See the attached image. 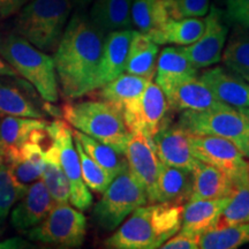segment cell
Wrapping results in <instances>:
<instances>
[{
  "instance_id": "cell-34",
  "label": "cell",
  "mask_w": 249,
  "mask_h": 249,
  "mask_svg": "<svg viewBox=\"0 0 249 249\" xmlns=\"http://www.w3.org/2000/svg\"><path fill=\"white\" fill-rule=\"evenodd\" d=\"M246 244H249V222L204 232L198 248L235 249Z\"/></svg>"
},
{
  "instance_id": "cell-16",
  "label": "cell",
  "mask_w": 249,
  "mask_h": 249,
  "mask_svg": "<svg viewBox=\"0 0 249 249\" xmlns=\"http://www.w3.org/2000/svg\"><path fill=\"white\" fill-rule=\"evenodd\" d=\"M36 140H29L20 148L5 147V165L18 185L28 187L42 178L44 170V147Z\"/></svg>"
},
{
  "instance_id": "cell-4",
  "label": "cell",
  "mask_w": 249,
  "mask_h": 249,
  "mask_svg": "<svg viewBox=\"0 0 249 249\" xmlns=\"http://www.w3.org/2000/svg\"><path fill=\"white\" fill-rule=\"evenodd\" d=\"M62 117L80 132L123 152L126 148L129 130L123 111L105 101L67 103L62 107Z\"/></svg>"
},
{
  "instance_id": "cell-12",
  "label": "cell",
  "mask_w": 249,
  "mask_h": 249,
  "mask_svg": "<svg viewBox=\"0 0 249 249\" xmlns=\"http://www.w3.org/2000/svg\"><path fill=\"white\" fill-rule=\"evenodd\" d=\"M105 247L112 249H155L164 244L152 216L151 205L134 210L126 222L105 240Z\"/></svg>"
},
{
  "instance_id": "cell-3",
  "label": "cell",
  "mask_w": 249,
  "mask_h": 249,
  "mask_svg": "<svg viewBox=\"0 0 249 249\" xmlns=\"http://www.w3.org/2000/svg\"><path fill=\"white\" fill-rule=\"evenodd\" d=\"M73 9L71 0H29L14 20V33L37 49L54 52Z\"/></svg>"
},
{
  "instance_id": "cell-28",
  "label": "cell",
  "mask_w": 249,
  "mask_h": 249,
  "mask_svg": "<svg viewBox=\"0 0 249 249\" xmlns=\"http://www.w3.org/2000/svg\"><path fill=\"white\" fill-rule=\"evenodd\" d=\"M205 29V20L202 18H182L171 20L150 38L158 45L173 44L187 46L200 38Z\"/></svg>"
},
{
  "instance_id": "cell-39",
  "label": "cell",
  "mask_w": 249,
  "mask_h": 249,
  "mask_svg": "<svg viewBox=\"0 0 249 249\" xmlns=\"http://www.w3.org/2000/svg\"><path fill=\"white\" fill-rule=\"evenodd\" d=\"M224 14L229 24L249 30V0H225Z\"/></svg>"
},
{
  "instance_id": "cell-10",
  "label": "cell",
  "mask_w": 249,
  "mask_h": 249,
  "mask_svg": "<svg viewBox=\"0 0 249 249\" xmlns=\"http://www.w3.org/2000/svg\"><path fill=\"white\" fill-rule=\"evenodd\" d=\"M48 133L58 148L60 163L70 182V202L74 208L81 211L88 210L92 205V194L81 172L80 157L74 145L73 130L62 120L49 123Z\"/></svg>"
},
{
  "instance_id": "cell-23",
  "label": "cell",
  "mask_w": 249,
  "mask_h": 249,
  "mask_svg": "<svg viewBox=\"0 0 249 249\" xmlns=\"http://www.w3.org/2000/svg\"><path fill=\"white\" fill-rule=\"evenodd\" d=\"M134 0H93L89 18L91 22L107 34L111 31L133 29L130 11Z\"/></svg>"
},
{
  "instance_id": "cell-37",
  "label": "cell",
  "mask_w": 249,
  "mask_h": 249,
  "mask_svg": "<svg viewBox=\"0 0 249 249\" xmlns=\"http://www.w3.org/2000/svg\"><path fill=\"white\" fill-rule=\"evenodd\" d=\"M28 187L15 181L8 167H0V223H4L11 210L26 194Z\"/></svg>"
},
{
  "instance_id": "cell-7",
  "label": "cell",
  "mask_w": 249,
  "mask_h": 249,
  "mask_svg": "<svg viewBox=\"0 0 249 249\" xmlns=\"http://www.w3.org/2000/svg\"><path fill=\"white\" fill-rule=\"evenodd\" d=\"M87 234V219L68 203H55L44 219L28 231L30 240L61 248H79Z\"/></svg>"
},
{
  "instance_id": "cell-26",
  "label": "cell",
  "mask_w": 249,
  "mask_h": 249,
  "mask_svg": "<svg viewBox=\"0 0 249 249\" xmlns=\"http://www.w3.org/2000/svg\"><path fill=\"white\" fill-rule=\"evenodd\" d=\"M160 46L145 34L134 30L124 73L152 81L156 74Z\"/></svg>"
},
{
  "instance_id": "cell-44",
  "label": "cell",
  "mask_w": 249,
  "mask_h": 249,
  "mask_svg": "<svg viewBox=\"0 0 249 249\" xmlns=\"http://www.w3.org/2000/svg\"><path fill=\"white\" fill-rule=\"evenodd\" d=\"M93 0H71L73 7L76 8V11H85L87 7L91 5Z\"/></svg>"
},
{
  "instance_id": "cell-25",
  "label": "cell",
  "mask_w": 249,
  "mask_h": 249,
  "mask_svg": "<svg viewBox=\"0 0 249 249\" xmlns=\"http://www.w3.org/2000/svg\"><path fill=\"white\" fill-rule=\"evenodd\" d=\"M192 188V171L160 164L156 185V202H176L183 204V202L191 197Z\"/></svg>"
},
{
  "instance_id": "cell-45",
  "label": "cell",
  "mask_w": 249,
  "mask_h": 249,
  "mask_svg": "<svg viewBox=\"0 0 249 249\" xmlns=\"http://www.w3.org/2000/svg\"><path fill=\"white\" fill-rule=\"evenodd\" d=\"M216 1H222V0H216Z\"/></svg>"
},
{
  "instance_id": "cell-32",
  "label": "cell",
  "mask_w": 249,
  "mask_h": 249,
  "mask_svg": "<svg viewBox=\"0 0 249 249\" xmlns=\"http://www.w3.org/2000/svg\"><path fill=\"white\" fill-rule=\"evenodd\" d=\"M48 124V121L36 118L4 116L0 119V141L5 147L20 148L34 132L46 128Z\"/></svg>"
},
{
  "instance_id": "cell-1",
  "label": "cell",
  "mask_w": 249,
  "mask_h": 249,
  "mask_svg": "<svg viewBox=\"0 0 249 249\" xmlns=\"http://www.w3.org/2000/svg\"><path fill=\"white\" fill-rule=\"evenodd\" d=\"M105 34L85 11H76L68 20L53 60L58 82L66 98H79L97 89V75Z\"/></svg>"
},
{
  "instance_id": "cell-19",
  "label": "cell",
  "mask_w": 249,
  "mask_h": 249,
  "mask_svg": "<svg viewBox=\"0 0 249 249\" xmlns=\"http://www.w3.org/2000/svg\"><path fill=\"white\" fill-rule=\"evenodd\" d=\"M200 79L225 104L249 107V82L229 68L220 66L202 71Z\"/></svg>"
},
{
  "instance_id": "cell-15",
  "label": "cell",
  "mask_w": 249,
  "mask_h": 249,
  "mask_svg": "<svg viewBox=\"0 0 249 249\" xmlns=\"http://www.w3.org/2000/svg\"><path fill=\"white\" fill-rule=\"evenodd\" d=\"M154 145L161 163L169 166L193 172L200 161L193 155L188 133L178 124H169L163 127L155 135Z\"/></svg>"
},
{
  "instance_id": "cell-9",
  "label": "cell",
  "mask_w": 249,
  "mask_h": 249,
  "mask_svg": "<svg viewBox=\"0 0 249 249\" xmlns=\"http://www.w3.org/2000/svg\"><path fill=\"white\" fill-rule=\"evenodd\" d=\"M171 107L160 86L150 81L142 96L121 108L129 132L141 133L154 143V138L163 127L171 124Z\"/></svg>"
},
{
  "instance_id": "cell-43",
  "label": "cell",
  "mask_w": 249,
  "mask_h": 249,
  "mask_svg": "<svg viewBox=\"0 0 249 249\" xmlns=\"http://www.w3.org/2000/svg\"><path fill=\"white\" fill-rule=\"evenodd\" d=\"M29 244L22 239H11V240L0 242V248H26Z\"/></svg>"
},
{
  "instance_id": "cell-36",
  "label": "cell",
  "mask_w": 249,
  "mask_h": 249,
  "mask_svg": "<svg viewBox=\"0 0 249 249\" xmlns=\"http://www.w3.org/2000/svg\"><path fill=\"white\" fill-rule=\"evenodd\" d=\"M74 144H75L77 154H79L80 157L83 181L86 182L90 191L103 194L105 189L107 188V186L110 185V182L113 180V177L87 155L81 143L76 139H74Z\"/></svg>"
},
{
  "instance_id": "cell-24",
  "label": "cell",
  "mask_w": 249,
  "mask_h": 249,
  "mask_svg": "<svg viewBox=\"0 0 249 249\" xmlns=\"http://www.w3.org/2000/svg\"><path fill=\"white\" fill-rule=\"evenodd\" d=\"M230 196L216 200L187 201L182 211V231L203 234L216 224L218 217L229 203Z\"/></svg>"
},
{
  "instance_id": "cell-42",
  "label": "cell",
  "mask_w": 249,
  "mask_h": 249,
  "mask_svg": "<svg viewBox=\"0 0 249 249\" xmlns=\"http://www.w3.org/2000/svg\"><path fill=\"white\" fill-rule=\"evenodd\" d=\"M0 76H18L17 71L1 57V54H0Z\"/></svg>"
},
{
  "instance_id": "cell-22",
  "label": "cell",
  "mask_w": 249,
  "mask_h": 249,
  "mask_svg": "<svg viewBox=\"0 0 249 249\" xmlns=\"http://www.w3.org/2000/svg\"><path fill=\"white\" fill-rule=\"evenodd\" d=\"M235 186L223 171L198 161L193 171V188L188 201L216 200L230 196Z\"/></svg>"
},
{
  "instance_id": "cell-5",
  "label": "cell",
  "mask_w": 249,
  "mask_h": 249,
  "mask_svg": "<svg viewBox=\"0 0 249 249\" xmlns=\"http://www.w3.org/2000/svg\"><path fill=\"white\" fill-rule=\"evenodd\" d=\"M178 124L189 134L219 136L232 142L249 158V107L224 104L202 111L186 110Z\"/></svg>"
},
{
  "instance_id": "cell-17",
  "label": "cell",
  "mask_w": 249,
  "mask_h": 249,
  "mask_svg": "<svg viewBox=\"0 0 249 249\" xmlns=\"http://www.w3.org/2000/svg\"><path fill=\"white\" fill-rule=\"evenodd\" d=\"M54 204L43 180H36L28 186L26 194L11 210L12 225L20 231H27L42 222Z\"/></svg>"
},
{
  "instance_id": "cell-27",
  "label": "cell",
  "mask_w": 249,
  "mask_h": 249,
  "mask_svg": "<svg viewBox=\"0 0 249 249\" xmlns=\"http://www.w3.org/2000/svg\"><path fill=\"white\" fill-rule=\"evenodd\" d=\"M130 18L133 29L149 37L173 20L166 0H134Z\"/></svg>"
},
{
  "instance_id": "cell-6",
  "label": "cell",
  "mask_w": 249,
  "mask_h": 249,
  "mask_svg": "<svg viewBox=\"0 0 249 249\" xmlns=\"http://www.w3.org/2000/svg\"><path fill=\"white\" fill-rule=\"evenodd\" d=\"M148 203L144 187L129 169L114 177L95 204L92 219L103 231H114L134 210Z\"/></svg>"
},
{
  "instance_id": "cell-29",
  "label": "cell",
  "mask_w": 249,
  "mask_h": 249,
  "mask_svg": "<svg viewBox=\"0 0 249 249\" xmlns=\"http://www.w3.org/2000/svg\"><path fill=\"white\" fill-rule=\"evenodd\" d=\"M149 82L141 76L123 73L101 87L98 96L102 101L111 103L121 110L126 104L141 97Z\"/></svg>"
},
{
  "instance_id": "cell-40",
  "label": "cell",
  "mask_w": 249,
  "mask_h": 249,
  "mask_svg": "<svg viewBox=\"0 0 249 249\" xmlns=\"http://www.w3.org/2000/svg\"><path fill=\"white\" fill-rule=\"evenodd\" d=\"M201 235L198 233L182 231L167 239L160 248L161 249H197Z\"/></svg>"
},
{
  "instance_id": "cell-33",
  "label": "cell",
  "mask_w": 249,
  "mask_h": 249,
  "mask_svg": "<svg viewBox=\"0 0 249 249\" xmlns=\"http://www.w3.org/2000/svg\"><path fill=\"white\" fill-rule=\"evenodd\" d=\"M224 65L249 82V31L234 27L223 50Z\"/></svg>"
},
{
  "instance_id": "cell-21",
  "label": "cell",
  "mask_w": 249,
  "mask_h": 249,
  "mask_svg": "<svg viewBox=\"0 0 249 249\" xmlns=\"http://www.w3.org/2000/svg\"><path fill=\"white\" fill-rule=\"evenodd\" d=\"M171 108L176 112L202 111L224 104L197 75L183 81L166 95Z\"/></svg>"
},
{
  "instance_id": "cell-13",
  "label": "cell",
  "mask_w": 249,
  "mask_h": 249,
  "mask_svg": "<svg viewBox=\"0 0 249 249\" xmlns=\"http://www.w3.org/2000/svg\"><path fill=\"white\" fill-rule=\"evenodd\" d=\"M124 155L128 169L144 187L149 203H156V185L161 161L156 154L154 143L141 133L129 132Z\"/></svg>"
},
{
  "instance_id": "cell-38",
  "label": "cell",
  "mask_w": 249,
  "mask_h": 249,
  "mask_svg": "<svg viewBox=\"0 0 249 249\" xmlns=\"http://www.w3.org/2000/svg\"><path fill=\"white\" fill-rule=\"evenodd\" d=\"M211 0H166L173 20L182 18H203L210 9Z\"/></svg>"
},
{
  "instance_id": "cell-2",
  "label": "cell",
  "mask_w": 249,
  "mask_h": 249,
  "mask_svg": "<svg viewBox=\"0 0 249 249\" xmlns=\"http://www.w3.org/2000/svg\"><path fill=\"white\" fill-rule=\"evenodd\" d=\"M0 54L48 103L59 99V82L53 57L37 49L14 31L0 38Z\"/></svg>"
},
{
  "instance_id": "cell-18",
  "label": "cell",
  "mask_w": 249,
  "mask_h": 249,
  "mask_svg": "<svg viewBox=\"0 0 249 249\" xmlns=\"http://www.w3.org/2000/svg\"><path fill=\"white\" fill-rule=\"evenodd\" d=\"M134 29L111 31L105 35L97 75V89L124 73Z\"/></svg>"
},
{
  "instance_id": "cell-14",
  "label": "cell",
  "mask_w": 249,
  "mask_h": 249,
  "mask_svg": "<svg viewBox=\"0 0 249 249\" xmlns=\"http://www.w3.org/2000/svg\"><path fill=\"white\" fill-rule=\"evenodd\" d=\"M37 90L18 76H0V116L43 119L48 102L40 105Z\"/></svg>"
},
{
  "instance_id": "cell-31",
  "label": "cell",
  "mask_w": 249,
  "mask_h": 249,
  "mask_svg": "<svg viewBox=\"0 0 249 249\" xmlns=\"http://www.w3.org/2000/svg\"><path fill=\"white\" fill-rule=\"evenodd\" d=\"M40 179L45 183L55 203L64 204L70 202V182L62 170L57 145L52 140L44 149V170Z\"/></svg>"
},
{
  "instance_id": "cell-41",
  "label": "cell",
  "mask_w": 249,
  "mask_h": 249,
  "mask_svg": "<svg viewBox=\"0 0 249 249\" xmlns=\"http://www.w3.org/2000/svg\"><path fill=\"white\" fill-rule=\"evenodd\" d=\"M29 0H0V18H7L18 14Z\"/></svg>"
},
{
  "instance_id": "cell-20",
  "label": "cell",
  "mask_w": 249,
  "mask_h": 249,
  "mask_svg": "<svg viewBox=\"0 0 249 249\" xmlns=\"http://www.w3.org/2000/svg\"><path fill=\"white\" fill-rule=\"evenodd\" d=\"M197 75L180 46H166L160 51L156 65V83L163 90L165 96L183 81Z\"/></svg>"
},
{
  "instance_id": "cell-8",
  "label": "cell",
  "mask_w": 249,
  "mask_h": 249,
  "mask_svg": "<svg viewBox=\"0 0 249 249\" xmlns=\"http://www.w3.org/2000/svg\"><path fill=\"white\" fill-rule=\"evenodd\" d=\"M188 139L196 160L223 171L235 187L249 183V163L232 142L219 136L189 133Z\"/></svg>"
},
{
  "instance_id": "cell-35",
  "label": "cell",
  "mask_w": 249,
  "mask_h": 249,
  "mask_svg": "<svg viewBox=\"0 0 249 249\" xmlns=\"http://www.w3.org/2000/svg\"><path fill=\"white\" fill-rule=\"evenodd\" d=\"M249 222V183L236 186L213 229ZM211 229V230H213Z\"/></svg>"
},
{
  "instance_id": "cell-11",
  "label": "cell",
  "mask_w": 249,
  "mask_h": 249,
  "mask_svg": "<svg viewBox=\"0 0 249 249\" xmlns=\"http://www.w3.org/2000/svg\"><path fill=\"white\" fill-rule=\"evenodd\" d=\"M205 29L200 38L191 45L180 46L182 52L196 70L213 66L222 60L229 27L224 11L217 6H210L205 15Z\"/></svg>"
},
{
  "instance_id": "cell-30",
  "label": "cell",
  "mask_w": 249,
  "mask_h": 249,
  "mask_svg": "<svg viewBox=\"0 0 249 249\" xmlns=\"http://www.w3.org/2000/svg\"><path fill=\"white\" fill-rule=\"evenodd\" d=\"M73 138L81 143L87 155L90 158H92L99 166L107 171L113 178L128 169L126 156L123 152L116 150L110 145L105 144V143L98 141V140L93 139L77 129L73 130Z\"/></svg>"
}]
</instances>
